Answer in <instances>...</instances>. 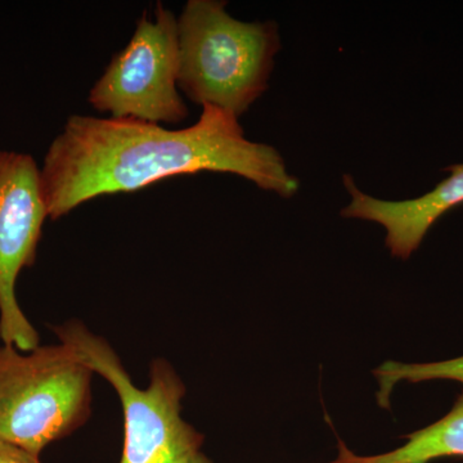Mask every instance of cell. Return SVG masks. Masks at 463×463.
<instances>
[{
    "instance_id": "10",
    "label": "cell",
    "mask_w": 463,
    "mask_h": 463,
    "mask_svg": "<svg viewBox=\"0 0 463 463\" xmlns=\"http://www.w3.org/2000/svg\"><path fill=\"white\" fill-rule=\"evenodd\" d=\"M0 463H42L39 456L0 439Z\"/></svg>"
},
{
    "instance_id": "11",
    "label": "cell",
    "mask_w": 463,
    "mask_h": 463,
    "mask_svg": "<svg viewBox=\"0 0 463 463\" xmlns=\"http://www.w3.org/2000/svg\"><path fill=\"white\" fill-rule=\"evenodd\" d=\"M194 463H212V461L200 452L199 455L196 456V458H194Z\"/></svg>"
},
{
    "instance_id": "2",
    "label": "cell",
    "mask_w": 463,
    "mask_h": 463,
    "mask_svg": "<svg viewBox=\"0 0 463 463\" xmlns=\"http://www.w3.org/2000/svg\"><path fill=\"white\" fill-rule=\"evenodd\" d=\"M179 90L192 102L240 118L268 90L279 27L242 23L225 2L190 0L178 17Z\"/></svg>"
},
{
    "instance_id": "5",
    "label": "cell",
    "mask_w": 463,
    "mask_h": 463,
    "mask_svg": "<svg viewBox=\"0 0 463 463\" xmlns=\"http://www.w3.org/2000/svg\"><path fill=\"white\" fill-rule=\"evenodd\" d=\"M178 17L158 2L147 14L90 91L88 100L111 118L152 124H179L188 109L179 93Z\"/></svg>"
},
{
    "instance_id": "9",
    "label": "cell",
    "mask_w": 463,
    "mask_h": 463,
    "mask_svg": "<svg viewBox=\"0 0 463 463\" xmlns=\"http://www.w3.org/2000/svg\"><path fill=\"white\" fill-rule=\"evenodd\" d=\"M379 380L377 401L381 407H390V397L395 385L402 381L422 383L429 380H453L463 383V356L437 364H405L386 362L373 371Z\"/></svg>"
},
{
    "instance_id": "3",
    "label": "cell",
    "mask_w": 463,
    "mask_h": 463,
    "mask_svg": "<svg viewBox=\"0 0 463 463\" xmlns=\"http://www.w3.org/2000/svg\"><path fill=\"white\" fill-rule=\"evenodd\" d=\"M94 374L111 383L124 413V448L120 463H194L203 437L182 419L185 386L172 364L156 359L149 370L147 388L133 383L114 347L71 321L53 328Z\"/></svg>"
},
{
    "instance_id": "7",
    "label": "cell",
    "mask_w": 463,
    "mask_h": 463,
    "mask_svg": "<svg viewBox=\"0 0 463 463\" xmlns=\"http://www.w3.org/2000/svg\"><path fill=\"white\" fill-rule=\"evenodd\" d=\"M449 178L419 199L383 201L356 188L352 176H344L352 201L341 212L345 218L364 219L383 225L392 255L408 259L419 249L429 230L449 210L463 203V164L448 167Z\"/></svg>"
},
{
    "instance_id": "4",
    "label": "cell",
    "mask_w": 463,
    "mask_h": 463,
    "mask_svg": "<svg viewBox=\"0 0 463 463\" xmlns=\"http://www.w3.org/2000/svg\"><path fill=\"white\" fill-rule=\"evenodd\" d=\"M93 376L61 343L0 347V439L41 456L90 419Z\"/></svg>"
},
{
    "instance_id": "6",
    "label": "cell",
    "mask_w": 463,
    "mask_h": 463,
    "mask_svg": "<svg viewBox=\"0 0 463 463\" xmlns=\"http://www.w3.org/2000/svg\"><path fill=\"white\" fill-rule=\"evenodd\" d=\"M48 218L41 169L33 156L0 151V339L21 352L39 346V334L16 298L18 276L36 260Z\"/></svg>"
},
{
    "instance_id": "1",
    "label": "cell",
    "mask_w": 463,
    "mask_h": 463,
    "mask_svg": "<svg viewBox=\"0 0 463 463\" xmlns=\"http://www.w3.org/2000/svg\"><path fill=\"white\" fill-rule=\"evenodd\" d=\"M231 173L288 199L298 191L279 152L251 142L239 118L203 106L184 129L128 118L72 115L41 169L48 218L106 194H129L183 174Z\"/></svg>"
},
{
    "instance_id": "8",
    "label": "cell",
    "mask_w": 463,
    "mask_h": 463,
    "mask_svg": "<svg viewBox=\"0 0 463 463\" xmlns=\"http://www.w3.org/2000/svg\"><path fill=\"white\" fill-rule=\"evenodd\" d=\"M407 439L403 447L377 456H356L339 441V456L331 463H429L463 457V394L447 416Z\"/></svg>"
}]
</instances>
